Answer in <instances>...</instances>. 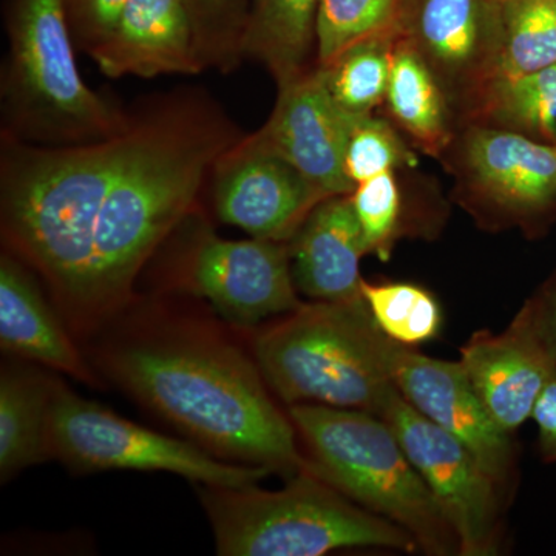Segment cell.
I'll return each instance as SVG.
<instances>
[{"instance_id": "8992f818", "label": "cell", "mask_w": 556, "mask_h": 556, "mask_svg": "<svg viewBox=\"0 0 556 556\" xmlns=\"http://www.w3.org/2000/svg\"><path fill=\"white\" fill-rule=\"evenodd\" d=\"M219 556H320L342 548L417 552L415 538L308 467L278 490L197 485Z\"/></svg>"}, {"instance_id": "ba28073f", "label": "cell", "mask_w": 556, "mask_h": 556, "mask_svg": "<svg viewBox=\"0 0 556 556\" xmlns=\"http://www.w3.org/2000/svg\"><path fill=\"white\" fill-rule=\"evenodd\" d=\"M49 450L73 473L166 471L195 485L258 484L269 468L241 466L212 456L193 442L156 433L79 396L54 378L49 413Z\"/></svg>"}, {"instance_id": "7a4b0ae2", "label": "cell", "mask_w": 556, "mask_h": 556, "mask_svg": "<svg viewBox=\"0 0 556 556\" xmlns=\"http://www.w3.org/2000/svg\"><path fill=\"white\" fill-rule=\"evenodd\" d=\"M134 139L94 229L87 329L118 316L142 269L201 208L212 169L244 131L201 87L138 105Z\"/></svg>"}, {"instance_id": "52a82bcc", "label": "cell", "mask_w": 556, "mask_h": 556, "mask_svg": "<svg viewBox=\"0 0 556 556\" xmlns=\"http://www.w3.org/2000/svg\"><path fill=\"white\" fill-rule=\"evenodd\" d=\"M288 416L314 475L404 529L424 554L459 555L452 526L382 417L314 404L291 405Z\"/></svg>"}, {"instance_id": "277c9868", "label": "cell", "mask_w": 556, "mask_h": 556, "mask_svg": "<svg viewBox=\"0 0 556 556\" xmlns=\"http://www.w3.org/2000/svg\"><path fill=\"white\" fill-rule=\"evenodd\" d=\"M9 50L0 75V135L75 146L129 129L131 112L87 86L65 0H7Z\"/></svg>"}, {"instance_id": "e0dca14e", "label": "cell", "mask_w": 556, "mask_h": 556, "mask_svg": "<svg viewBox=\"0 0 556 556\" xmlns=\"http://www.w3.org/2000/svg\"><path fill=\"white\" fill-rule=\"evenodd\" d=\"M89 56L110 79L204 72L185 0H127L115 28Z\"/></svg>"}, {"instance_id": "4fadbf2b", "label": "cell", "mask_w": 556, "mask_h": 556, "mask_svg": "<svg viewBox=\"0 0 556 556\" xmlns=\"http://www.w3.org/2000/svg\"><path fill=\"white\" fill-rule=\"evenodd\" d=\"M207 189L219 222L252 239L280 243L294 239L311 212L329 199L254 134H244L219 156Z\"/></svg>"}, {"instance_id": "d4e9b609", "label": "cell", "mask_w": 556, "mask_h": 556, "mask_svg": "<svg viewBox=\"0 0 556 556\" xmlns=\"http://www.w3.org/2000/svg\"><path fill=\"white\" fill-rule=\"evenodd\" d=\"M362 298L380 331L399 345L416 348L441 334V303L433 292L408 281L362 280Z\"/></svg>"}, {"instance_id": "6da1fadb", "label": "cell", "mask_w": 556, "mask_h": 556, "mask_svg": "<svg viewBox=\"0 0 556 556\" xmlns=\"http://www.w3.org/2000/svg\"><path fill=\"white\" fill-rule=\"evenodd\" d=\"M98 364L124 393L212 456L288 478L308 467L254 356L206 324H138L105 343Z\"/></svg>"}, {"instance_id": "ffe728a7", "label": "cell", "mask_w": 556, "mask_h": 556, "mask_svg": "<svg viewBox=\"0 0 556 556\" xmlns=\"http://www.w3.org/2000/svg\"><path fill=\"white\" fill-rule=\"evenodd\" d=\"M54 378L24 361L0 372V481L51 459L49 413Z\"/></svg>"}, {"instance_id": "5bb4252c", "label": "cell", "mask_w": 556, "mask_h": 556, "mask_svg": "<svg viewBox=\"0 0 556 556\" xmlns=\"http://www.w3.org/2000/svg\"><path fill=\"white\" fill-rule=\"evenodd\" d=\"M391 378L413 408L459 439L478 457L501 490L514 484V437L496 426L459 361L426 356L416 348L394 342Z\"/></svg>"}, {"instance_id": "d6986e66", "label": "cell", "mask_w": 556, "mask_h": 556, "mask_svg": "<svg viewBox=\"0 0 556 556\" xmlns=\"http://www.w3.org/2000/svg\"><path fill=\"white\" fill-rule=\"evenodd\" d=\"M288 244L303 295L325 302L362 298L361 260L368 252L351 195L321 201Z\"/></svg>"}, {"instance_id": "8fae6325", "label": "cell", "mask_w": 556, "mask_h": 556, "mask_svg": "<svg viewBox=\"0 0 556 556\" xmlns=\"http://www.w3.org/2000/svg\"><path fill=\"white\" fill-rule=\"evenodd\" d=\"M378 416L394 431L452 526L459 555L500 554L503 490L478 457L413 408L397 388L388 394Z\"/></svg>"}, {"instance_id": "603a6c76", "label": "cell", "mask_w": 556, "mask_h": 556, "mask_svg": "<svg viewBox=\"0 0 556 556\" xmlns=\"http://www.w3.org/2000/svg\"><path fill=\"white\" fill-rule=\"evenodd\" d=\"M470 123L556 144V64L518 78L495 80L466 124Z\"/></svg>"}, {"instance_id": "9a60e30c", "label": "cell", "mask_w": 556, "mask_h": 556, "mask_svg": "<svg viewBox=\"0 0 556 556\" xmlns=\"http://www.w3.org/2000/svg\"><path fill=\"white\" fill-rule=\"evenodd\" d=\"M277 89L273 113L254 137L327 195H351L356 186L346 177L345 152L357 116L336 104L317 65Z\"/></svg>"}, {"instance_id": "d6a6232c", "label": "cell", "mask_w": 556, "mask_h": 556, "mask_svg": "<svg viewBox=\"0 0 556 556\" xmlns=\"http://www.w3.org/2000/svg\"><path fill=\"white\" fill-rule=\"evenodd\" d=\"M538 430V450L544 463H556V376L544 388L532 415Z\"/></svg>"}, {"instance_id": "7c38bea8", "label": "cell", "mask_w": 556, "mask_h": 556, "mask_svg": "<svg viewBox=\"0 0 556 556\" xmlns=\"http://www.w3.org/2000/svg\"><path fill=\"white\" fill-rule=\"evenodd\" d=\"M396 31L467 123L497 78L503 0H401Z\"/></svg>"}, {"instance_id": "484cf974", "label": "cell", "mask_w": 556, "mask_h": 556, "mask_svg": "<svg viewBox=\"0 0 556 556\" xmlns=\"http://www.w3.org/2000/svg\"><path fill=\"white\" fill-rule=\"evenodd\" d=\"M556 64V0H503V43L497 79Z\"/></svg>"}, {"instance_id": "1f68e13d", "label": "cell", "mask_w": 556, "mask_h": 556, "mask_svg": "<svg viewBox=\"0 0 556 556\" xmlns=\"http://www.w3.org/2000/svg\"><path fill=\"white\" fill-rule=\"evenodd\" d=\"M519 311L525 314L538 339L546 348L556 369V273L536 289L535 294Z\"/></svg>"}, {"instance_id": "f546056e", "label": "cell", "mask_w": 556, "mask_h": 556, "mask_svg": "<svg viewBox=\"0 0 556 556\" xmlns=\"http://www.w3.org/2000/svg\"><path fill=\"white\" fill-rule=\"evenodd\" d=\"M412 164L415 156L387 119L372 115L354 119L345 152L346 177L354 186Z\"/></svg>"}, {"instance_id": "9c48e42d", "label": "cell", "mask_w": 556, "mask_h": 556, "mask_svg": "<svg viewBox=\"0 0 556 556\" xmlns=\"http://www.w3.org/2000/svg\"><path fill=\"white\" fill-rule=\"evenodd\" d=\"M169 240V269L164 277L170 288L206 300L232 327L251 329L302 305L288 243L223 239L203 208L193 212Z\"/></svg>"}, {"instance_id": "7402d4cb", "label": "cell", "mask_w": 556, "mask_h": 556, "mask_svg": "<svg viewBox=\"0 0 556 556\" xmlns=\"http://www.w3.org/2000/svg\"><path fill=\"white\" fill-rule=\"evenodd\" d=\"M318 0H251L244 54L263 65L277 87L308 72L316 49Z\"/></svg>"}, {"instance_id": "f1b7e54d", "label": "cell", "mask_w": 556, "mask_h": 556, "mask_svg": "<svg viewBox=\"0 0 556 556\" xmlns=\"http://www.w3.org/2000/svg\"><path fill=\"white\" fill-rule=\"evenodd\" d=\"M351 201L368 254L388 262L397 240L412 230L405 222L404 199L394 170L383 172L357 185Z\"/></svg>"}, {"instance_id": "ac0fdd59", "label": "cell", "mask_w": 556, "mask_h": 556, "mask_svg": "<svg viewBox=\"0 0 556 556\" xmlns=\"http://www.w3.org/2000/svg\"><path fill=\"white\" fill-rule=\"evenodd\" d=\"M0 346L9 356L42 365L70 378L100 386L89 362L70 338L64 318L24 262L0 255Z\"/></svg>"}, {"instance_id": "83f0119b", "label": "cell", "mask_w": 556, "mask_h": 556, "mask_svg": "<svg viewBox=\"0 0 556 556\" xmlns=\"http://www.w3.org/2000/svg\"><path fill=\"white\" fill-rule=\"evenodd\" d=\"M401 0H318L316 60L325 65L354 43L394 30Z\"/></svg>"}, {"instance_id": "4316f807", "label": "cell", "mask_w": 556, "mask_h": 556, "mask_svg": "<svg viewBox=\"0 0 556 556\" xmlns=\"http://www.w3.org/2000/svg\"><path fill=\"white\" fill-rule=\"evenodd\" d=\"M204 72L229 75L247 60L244 38L251 0H185Z\"/></svg>"}, {"instance_id": "30bf717a", "label": "cell", "mask_w": 556, "mask_h": 556, "mask_svg": "<svg viewBox=\"0 0 556 556\" xmlns=\"http://www.w3.org/2000/svg\"><path fill=\"white\" fill-rule=\"evenodd\" d=\"M456 200L481 228L543 236L556 217V144L470 123L444 153ZM442 155V156H444Z\"/></svg>"}, {"instance_id": "3957f363", "label": "cell", "mask_w": 556, "mask_h": 556, "mask_svg": "<svg viewBox=\"0 0 556 556\" xmlns=\"http://www.w3.org/2000/svg\"><path fill=\"white\" fill-rule=\"evenodd\" d=\"M134 139L36 146L0 135L3 251L24 262L76 331L87 329L94 229Z\"/></svg>"}, {"instance_id": "44dd1931", "label": "cell", "mask_w": 556, "mask_h": 556, "mask_svg": "<svg viewBox=\"0 0 556 556\" xmlns=\"http://www.w3.org/2000/svg\"><path fill=\"white\" fill-rule=\"evenodd\" d=\"M383 104L394 126L417 148L438 159L444 155L456 135L453 110L426 61L399 36Z\"/></svg>"}, {"instance_id": "5b68a950", "label": "cell", "mask_w": 556, "mask_h": 556, "mask_svg": "<svg viewBox=\"0 0 556 556\" xmlns=\"http://www.w3.org/2000/svg\"><path fill=\"white\" fill-rule=\"evenodd\" d=\"M364 298L303 303L257 332L252 356L285 405L314 404L378 415L396 388L391 348Z\"/></svg>"}, {"instance_id": "2e32d148", "label": "cell", "mask_w": 556, "mask_h": 556, "mask_svg": "<svg viewBox=\"0 0 556 556\" xmlns=\"http://www.w3.org/2000/svg\"><path fill=\"white\" fill-rule=\"evenodd\" d=\"M459 362L496 426L511 437L532 419L538 399L556 376L521 311L501 334L475 332L460 348Z\"/></svg>"}, {"instance_id": "cb8c5ba5", "label": "cell", "mask_w": 556, "mask_h": 556, "mask_svg": "<svg viewBox=\"0 0 556 556\" xmlns=\"http://www.w3.org/2000/svg\"><path fill=\"white\" fill-rule=\"evenodd\" d=\"M397 31L380 33L354 43L331 62L317 65L340 109L354 116L372 115L386 102Z\"/></svg>"}, {"instance_id": "4dcf8cb0", "label": "cell", "mask_w": 556, "mask_h": 556, "mask_svg": "<svg viewBox=\"0 0 556 556\" xmlns=\"http://www.w3.org/2000/svg\"><path fill=\"white\" fill-rule=\"evenodd\" d=\"M65 3L76 47L90 54L115 28L127 0H65Z\"/></svg>"}]
</instances>
